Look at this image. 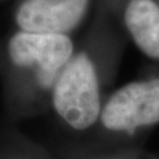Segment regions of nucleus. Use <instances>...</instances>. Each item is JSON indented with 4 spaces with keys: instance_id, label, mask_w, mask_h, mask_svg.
Instances as JSON below:
<instances>
[{
    "instance_id": "nucleus-1",
    "label": "nucleus",
    "mask_w": 159,
    "mask_h": 159,
    "mask_svg": "<svg viewBox=\"0 0 159 159\" xmlns=\"http://www.w3.org/2000/svg\"><path fill=\"white\" fill-rule=\"evenodd\" d=\"M53 105L75 130H85L96 123L100 112L99 87L94 66L85 53L70 60L59 74L53 90Z\"/></svg>"
},
{
    "instance_id": "nucleus-4",
    "label": "nucleus",
    "mask_w": 159,
    "mask_h": 159,
    "mask_svg": "<svg viewBox=\"0 0 159 159\" xmlns=\"http://www.w3.org/2000/svg\"><path fill=\"white\" fill-rule=\"evenodd\" d=\"M89 0H26L17 21L24 32L63 34L77 26Z\"/></svg>"
},
{
    "instance_id": "nucleus-2",
    "label": "nucleus",
    "mask_w": 159,
    "mask_h": 159,
    "mask_svg": "<svg viewBox=\"0 0 159 159\" xmlns=\"http://www.w3.org/2000/svg\"><path fill=\"white\" fill-rule=\"evenodd\" d=\"M102 123L112 131H132L159 123V79L131 83L106 102Z\"/></svg>"
},
{
    "instance_id": "nucleus-5",
    "label": "nucleus",
    "mask_w": 159,
    "mask_h": 159,
    "mask_svg": "<svg viewBox=\"0 0 159 159\" xmlns=\"http://www.w3.org/2000/svg\"><path fill=\"white\" fill-rule=\"evenodd\" d=\"M125 23L138 47L148 57L159 59V6L153 0H131Z\"/></svg>"
},
{
    "instance_id": "nucleus-3",
    "label": "nucleus",
    "mask_w": 159,
    "mask_h": 159,
    "mask_svg": "<svg viewBox=\"0 0 159 159\" xmlns=\"http://www.w3.org/2000/svg\"><path fill=\"white\" fill-rule=\"evenodd\" d=\"M12 61L18 66L39 65V83L48 87L53 84L58 71L71 59L73 45L65 34L19 32L8 44Z\"/></svg>"
}]
</instances>
